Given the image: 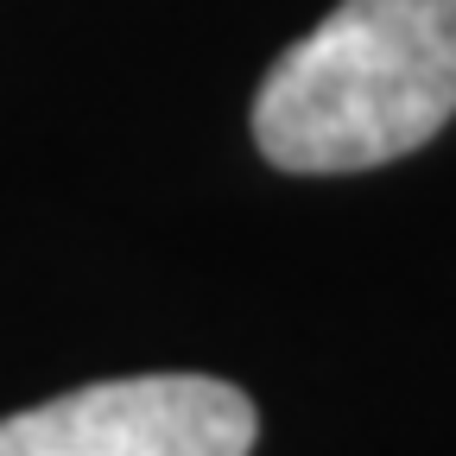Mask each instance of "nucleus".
I'll return each mask as SVG.
<instances>
[{
  "mask_svg": "<svg viewBox=\"0 0 456 456\" xmlns=\"http://www.w3.org/2000/svg\"><path fill=\"white\" fill-rule=\"evenodd\" d=\"M456 114V0H336L254 95L266 165L330 178L431 146Z\"/></svg>",
  "mask_w": 456,
  "mask_h": 456,
  "instance_id": "obj_1",
  "label": "nucleus"
},
{
  "mask_svg": "<svg viewBox=\"0 0 456 456\" xmlns=\"http://www.w3.org/2000/svg\"><path fill=\"white\" fill-rule=\"evenodd\" d=\"M260 412L209 374L95 380L0 419V456H248Z\"/></svg>",
  "mask_w": 456,
  "mask_h": 456,
  "instance_id": "obj_2",
  "label": "nucleus"
}]
</instances>
